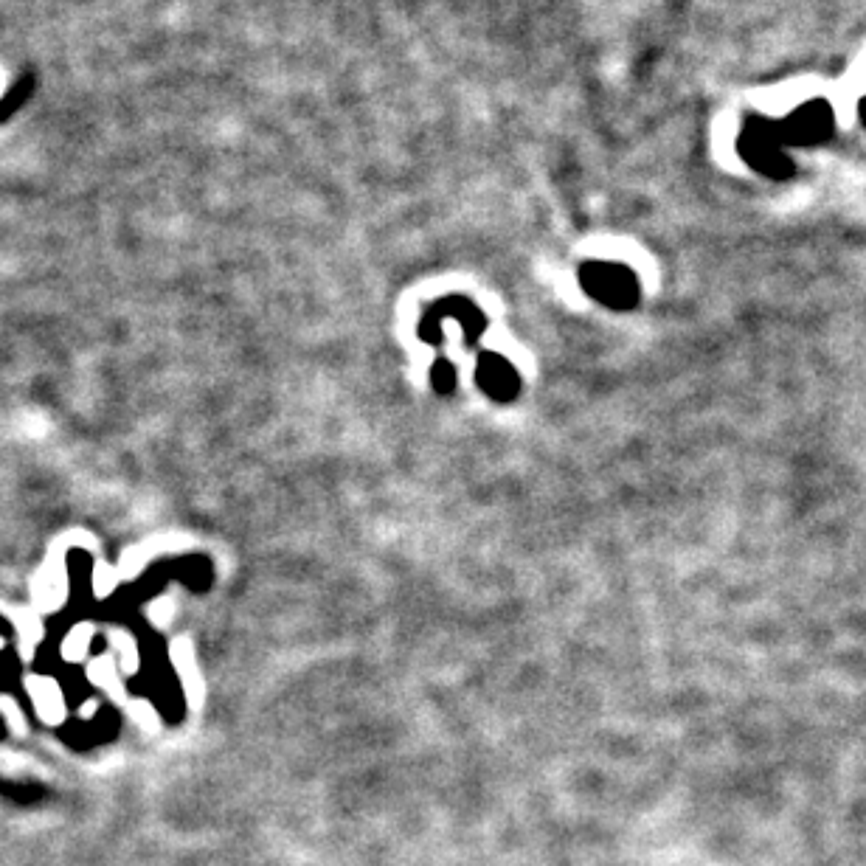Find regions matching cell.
<instances>
[{
    "mask_svg": "<svg viewBox=\"0 0 866 866\" xmlns=\"http://www.w3.org/2000/svg\"><path fill=\"white\" fill-rule=\"evenodd\" d=\"M456 321L464 332V344L476 346L478 338L487 329V315L478 310L470 299H459V296H448V299L436 301L428 313L422 315L419 321V338L428 344H442L445 332H442V321Z\"/></svg>",
    "mask_w": 866,
    "mask_h": 866,
    "instance_id": "3",
    "label": "cell"
},
{
    "mask_svg": "<svg viewBox=\"0 0 866 866\" xmlns=\"http://www.w3.org/2000/svg\"><path fill=\"white\" fill-rule=\"evenodd\" d=\"M96 712V701H85V709H82V717H90Z\"/></svg>",
    "mask_w": 866,
    "mask_h": 866,
    "instance_id": "9",
    "label": "cell"
},
{
    "mask_svg": "<svg viewBox=\"0 0 866 866\" xmlns=\"http://www.w3.org/2000/svg\"><path fill=\"white\" fill-rule=\"evenodd\" d=\"M29 692L37 698V709L40 715L54 723L62 717V695L60 689L54 687L51 681H43V678H29Z\"/></svg>",
    "mask_w": 866,
    "mask_h": 866,
    "instance_id": "6",
    "label": "cell"
},
{
    "mask_svg": "<svg viewBox=\"0 0 866 866\" xmlns=\"http://www.w3.org/2000/svg\"><path fill=\"white\" fill-rule=\"evenodd\" d=\"M833 107L827 105L824 99H813L793 110L791 116L782 119V133L788 144H799V147H813L822 144L833 135Z\"/></svg>",
    "mask_w": 866,
    "mask_h": 866,
    "instance_id": "4",
    "label": "cell"
},
{
    "mask_svg": "<svg viewBox=\"0 0 866 866\" xmlns=\"http://www.w3.org/2000/svg\"><path fill=\"white\" fill-rule=\"evenodd\" d=\"M858 113H861V121H864V124H866V96H864V99H861V107H858Z\"/></svg>",
    "mask_w": 866,
    "mask_h": 866,
    "instance_id": "10",
    "label": "cell"
},
{
    "mask_svg": "<svg viewBox=\"0 0 866 866\" xmlns=\"http://www.w3.org/2000/svg\"><path fill=\"white\" fill-rule=\"evenodd\" d=\"M476 380L481 391H484L487 397L498 400V403L515 400L518 391H521V377H518V372L512 369V363H509L507 358H501V355H495V352H484V355L478 358Z\"/></svg>",
    "mask_w": 866,
    "mask_h": 866,
    "instance_id": "5",
    "label": "cell"
},
{
    "mask_svg": "<svg viewBox=\"0 0 866 866\" xmlns=\"http://www.w3.org/2000/svg\"><path fill=\"white\" fill-rule=\"evenodd\" d=\"M431 383L439 394H450L456 389V369L450 360H436L431 366Z\"/></svg>",
    "mask_w": 866,
    "mask_h": 866,
    "instance_id": "7",
    "label": "cell"
},
{
    "mask_svg": "<svg viewBox=\"0 0 866 866\" xmlns=\"http://www.w3.org/2000/svg\"><path fill=\"white\" fill-rule=\"evenodd\" d=\"M785 147L788 141L782 133V121H771L765 116H748L737 141V150L751 169L777 180L793 175V161L788 158Z\"/></svg>",
    "mask_w": 866,
    "mask_h": 866,
    "instance_id": "1",
    "label": "cell"
},
{
    "mask_svg": "<svg viewBox=\"0 0 866 866\" xmlns=\"http://www.w3.org/2000/svg\"><path fill=\"white\" fill-rule=\"evenodd\" d=\"M88 636H90V628H79V633L74 630V633L68 636V642H65V647H62V653H65L68 661H79V658H82L85 647H88Z\"/></svg>",
    "mask_w": 866,
    "mask_h": 866,
    "instance_id": "8",
    "label": "cell"
},
{
    "mask_svg": "<svg viewBox=\"0 0 866 866\" xmlns=\"http://www.w3.org/2000/svg\"><path fill=\"white\" fill-rule=\"evenodd\" d=\"M580 284L591 299H597L599 304H605L611 310H633L642 299V287H639V279L633 276V270L625 268V265H616V262L583 265Z\"/></svg>",
    "mask_w": 866,
    "mask_h": 866,
    "instance_id": "2",
    "label": "cell"
}]
</instances>
